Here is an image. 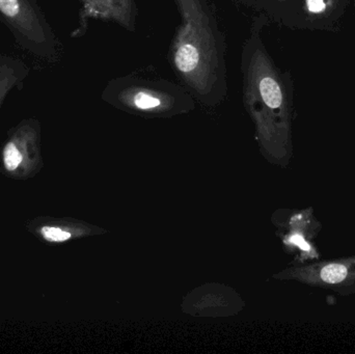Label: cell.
<instances>
[{"label": "cell", "instance_id": "1", "mask_svg": "<svg viewBox=\"0 0 355 354\" xmlns=\"http://www.w3.org/2000/svg\"><path fill=\"white\" fill-rule=\"evenodd\" d=\"M181 24L172 47V62L184 82L200 97L220 82L223 57L212 17L204 0H174Z\"/></svg>", "mask_w": 355, "mask_h": 354}, {"label": "cell", "instance_id": "2", "mask_svg": "<svg viewBox=\"0 0 355 354\" xmlns=\"http://www.w3.org/2000/svg\"><path fill=\"white\" fill-rule=\"evenodd\" d=\"M243 75L244 102L261 127L269 132H286L289 123L287 89L260 44L248 54Z\"/></svg>", "mask_w": 355, "mask_h": 354}, {"label": "cell", "instance_id": "3", "mask_svg": "<svg viewBox=\"0 0 355 354\" xmlns=\"http://www.w3.org/2000/svg\"><path fill=\"white\" fill-rule=\"evenodd\" d=\"M0 18L25 51L47 62L58 60V37L35 0H0Z\"/></svg>", "mask_w": 355, "mask_h": 354}, {"label": "cell", "instance_id": "4", "mask_svg": "<svg viewBox=\"0 0 355 354\" xmlns=\"http://www.w3.org/2000/svg\"><path fill=\"white\" fill-rule=\"evenodd\" d=\"M116 97L124 105L141 112L168 109L175 102L172 94L147 85H129L121 89Z\"/></svg>", "mask_w": 355, "mask_h": 354}, {"label": "cell", "instance_id": "5", "mask_svg": "<svg viewBox=\"0 0 355 354\" xmlns=\"http://www.w3.org/2000/svg\"><path fill=\"white\" fill-rule=\"evenodd\" d=\"M89 18L114 21L127 29L133 26V0H80Z\"/></svg>", "mask_w": 355, "mask_h": 354}, {"label": "cell", "instance_id": "6", "mask_svg": "<svg viewBox=\"0 0 355 354\" xmlns=\"http://www.w3.org/2000/svg\"><path fill=\"white\" fill-rule=\"evenodd\" d=\"M347 276L348 268L344 264H327L320 270L321 281L325 283V284H340V283L344 282L347 278Z\"/></svg>", "mask_w": 355, "mask_h": 354}, {"label": "cell", "instance_id": "7", "mask_svg": "<svg viewBox=\"0 0 355 354\" xmlns=\"http://www.w3.org/2000/svg\"><path fill=\"white\" fill-rule=\"evenodd\" d=\"M23 156L14 141H8L3 149L4 168L8 172H14L22 162Z\"/></svg>", "mask_w": 355, "mask_h": 354}, {"label": "cell", "instance_id": "8", "mask_svg": "<svg viewBox=\"0 0 355 354\" xmlns=\"http://www.w3.org/2000/svg\"><path fill=\"white\" fill-rule=\"evenodd\" d=\"M336 0H306V8L313 16H322L333 8Z\"/></svg>", "mask_w": 355, "mask_h": 354}, {"label": "cell", "instance_id": "9", "mask_svg": "<svg viewBox=\"0 0 355 354\" xmlns=\"http://www.w3.org/2000/svg\"><path fill=\"white\" fill-rule=\"evenodd\" d=\"M41 234L44 239L50 242H62L71 238L70 233L53 227H44L41 229Z\"/></svg>", "mask_w": 355, "mask_h": 354}, {"label": "cell", "instance_id": "10", "mask_svg": "<svg viewBox=\"0 0 355 354\" xmlns=\"http://www.w3.org/2000/svg\"><path fill=\"white\" fill-rule=\"evenodd\" d=\"M279 1H282V0H279Z\"/></svg>", "mask_w": 355, "mask_h": 354}]
</instances>
